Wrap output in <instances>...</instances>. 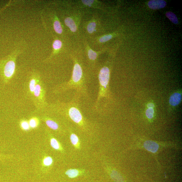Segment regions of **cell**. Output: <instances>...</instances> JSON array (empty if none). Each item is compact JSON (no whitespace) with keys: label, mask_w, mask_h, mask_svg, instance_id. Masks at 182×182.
Listing matches in <instances>:
<instances>
[{"label":"cell","mask_w":182,"mask_h":182,"mask_svg":"<svg viewBox=\"0 0 182 182\" xmlns=\"http://www.w3.org/2000/svg\"><path fill=\"white\" fill-rule=\"evenodd\" d=\"M81 42H75L71 47L69 55L72 60L73 69L70 80L55 88L56 93H61L71 89H75L76 93L82 97L89 101L91 99L88 89V71H92L88 67L85 60Z\"/></svg>","instance_id":"6da1fadb"},{"label":"cell","mask_w":182,"mask_h":182,"mask_svg":"<svg viewBox=\"0 0 182 182\" xmlns=\"http://www.w3.org/2000/svg\"><path fill=\"white\" fill-rule=\"evenodd\" d=\"M80 94L75 93L71 100L67 103L58 102L52 105V109L63 115L75 123L83 130H86L88 125L84 118L80 105L81 97Z\"/></svg>","instance_id":"7a4b0ae2"},{"label":"cell","mask_w":182,"mask_h":182,"mask_svg":"<svg viewBox=\"0 0 182 182\" xmlns=\"http://www.w3.org/2000/svg\"><path fill=\"white\" fill-rule=\"evenodd\" d=\"M60 20L68 35L71 37L74 41L80 42L82 38L81 25L85 12L83 10L71 7L60 10Z\"/></svg>","instance_id":"3957f363"},{"label":"cell","mask_w":182,"mask_h":182,"mask_svg":"<svg viewBox=\"0 0 182 182\" xmlns=\"http://www.w3.org/2000/svg\"><path fill=\"white\" fill-rule=\"evenodd\" d=\"M98 79L99 88L96 101L94 105V110H98L101 100L105 98L109 99L111 97L109 89L110 70L107 64L98 66Z\"/></svg>","instance_id":"277c9868"},{"label":"cell","mask_w":182,"mask_h":182,"mask_svg":"<svg viewBox=\"0 0 182 182\" xmlns=\"http://www.w3.org/2000/svg\"><path fill=\"white\" fill-rule=\"evenodd\" d=\"M103 29L99 13H94L90 17L83 20L81 25L82 37L88 40L101 35Z\"/></svg>","instance_id":"5b68a950"},{"label":"cell","mask_w":182,"mask_h":182,"mask_svg":"<svg viewBox=\"0 0 182 182\" xmlns=\"http://www.w3.org/2000/svg\"><path fill=\"white\" fill-rule=\"evenodd\" d=\"M81 42L84 55H85L86 65L90 70L93 71L98 68L97 62L99 56L105 52L106 49L102 48L97 51L94 50L90 46L88 40L84 37H82Z\"/></svg>","instance_id":"8992f818"},{"label":"cell","mask_w":182,"mask_h":182,"mask_svg":"<svg viewBox=\"0 0 182 182\" xmlns=\"http://www.w3.org/2000/svg\"><path fill=\"white\" fill-rule=\"evenodd\" d=\"M49 17L54 31L58 37L62 39H67L68 35L65 27L56 12L55 11L50 12Z\"/></svg>","instance_id":"52a82bcc"},{"label":"cell","mask_w":182,"mask_h":182,"mask_svg":"<svg viewBox=\"0 0 182 182\" xmlns=\"http://www.w3.org/2000/svg\"><path fill=\"white\" fill-rule=\"evenodd\" d=\"M61 38L57 35H53V41L52 43V51L50 56L46 61H49L56 55L63 50L64 47L63 42Z\"/></svg>","instance_id":"ba28073f"},{"label":"cell","mask_w":182,"mask_h":182,"mask_svg":"<svg viewBox=\"0 0 182 182\" xmlns=\"http://www.w3.org/2000/svg\"><path fill=\"white\" fill-rule=\"evenodd\" d=\"M16 68V63L14 60H11L8 61L5 65L4 73L5 77L7 78H10L13 75Z\"/></svg>","instance_id":"9c48e42d"},{"label":"cell","mask_w":182,"mask_h":182,"mask_svg":"<svg viewBox=\"0 0 182 182\" xmlns=\"http://www.w3.org/2000/svg\"><path fill=\"white\" fill-rule=\"evenodd\" d=\"M166 4V2L163 0H152L148 2V6L151 9L156 10L164 8Z\"/></svg>","instance_id":"30bf717a"},{"label":"cell","mask_w":182,"mask_h":182,"mask_svg":"<svg viewBox=\"0 0 182 182\" xmlns=\"http://www.w3.org/2000/svg\"><path fill=\"white\" fill-rule=\"evenodd\" d=\"M181 99V94L179 92H176L170 96L169 102L172 106L176 107L180 103Z\"/></svg>","instance_id":"8fae6325"},{"label":"cell","mask_w":182,"mask_h":182,"mask_svg":"<svg viewBox=\"0 0 182 182\" xmlns=\"http://www.w3.org/2000/svg\"><path fill=\"white\" fill-rule=\"evenodd\" d=\"M144 147L146 150L153 153L157 152L159 148L157 143L151 141H147L145 142Z\"/></svg>","instance_id":"7c38bea8"},{"label":"cell","mask_w":182,"mask_h":182,"mask_svg":"<svg viewBox=\"0 0 182 182\" xmlns=\"http://www.w3.org/2000/svg\"><path fill=\"white\" fill-rule=\"evenodd\" d=\"M46 124L51 129L54 130H58L59 128V125L55 120L48 119L46 122Z\"/></svg>","instance_id":"4fadbf2b"},{"label":"cell","mask_w":182,"mask_h":182,"mask_svg":"<svg viewBox=\"0 0 182 182\" xmlns=\"http://www.w3.org/2000/svg\"><path fill=\"white\" fill-rule=\"evenodd\" d=\"M70 140L71 143L76 148L79 147V139L77 135L73 132H71L70 135Z\"/></svg>","instance_id":"5bb4252c"},{"label":"cell","mask_w":182,"mask_h":182,"mask_svg":"<svg viewBox=\"0 0 182 182\" xmlns=\"http://www.w3.org/2000/svg\"><path fill=\"white\" fill-rule=\"evenodd\" d=\"M66 174L69 178H74L79 175V171L76 169H70L66 171Z\"/></svg>","instance_id":"9a60e30c"},{"label":"cell","mask_w":182,"mask_h":182,"mask_svg":"<svg viewBox=\"0 0 182 182\" xmlns=\"http://www.w3.org/2000/svg\"><path fill=\"white\" fill-rule=\"evenodd\" d=\"M111 176L113 180L116 182H124V179L122 176L116 171H113Z\"/></svg>","instance_id":"2e32d148"},{"label":"cell","mask_w":182,"mask_h":182,"mask_svg":"<svg viewBox=\"0 0 182 182\" xmlns=\"http://www.w3.org/2000/svg\"><path fill=\"white\" fill-rule=\"evenodd\" d=\"M166 16L173 24H178V18L173 13L171 12H167L166 13Z\"/></svg>","instance_id":"e0dca14e"},{"label":"cell","mask_w":182,"mask_h":182,"mask_svg":"<svg viewBox=\"0 0 182 182\" xmlns=\"http://www.w3.org/2000/svg\"><path fill=\"white\" fill-rule=\"evenodd\" d=\"M155 111L153 108H148L146 110L145 114L148 119H152L154 117Z\"/></svg>","instance_id":"ac0fdd59"},{"label":"cell","mask_w":182,"mask_h":182,"mask_svg":"<svg viewBox=\"0 0 182 182\" xmlns=\"http://www.w3.org/2000/svg\"><path fill=\"white\" fill-rule=\"evenodd\" d=\"M50 144L54 149L56 150H59L60 147L59 143L55 138H52L50 140Z\"/></svg>","instance_id":"d6986e66"},{"label":"cell","mask_w":182,"mask_h":182,"mask_svg":"<svg viewBox=\"0 0 182 182\" xmlns=\"http://www.w3.org/2000/svg\"><path fill=\"white\" fill-rule=\"evenodd\" d=\"M37 85V81L34 78L30 80L29 83V88L31 93H34L36 85Z\"/></svg>","instance_id":"ffe728a7"},{"label":"cell","mask_w":182,"mask_h":182,"mask_svg":"<svg viewBox=\"0 0 182 182\" xmlns=\"http://www.w3.org/2000/svg\"><path fill=\"white\" fill-rule=\"evenodd\" d=\"M42 87L39 84H37L34 91V95L36 97H38L40 96L42 92Z\"/></svg>","instance_id":"44dd1931"},{"label":"cell","mask_w":182,"mask_h":182,"mask_svg":"<svg viewBox=\"0 0 182 182\" xmlns=\"http://www.w3.org/2000/svg\"><path fill=\"white\" fill-rule=\"evenodd\" d=\"M52 159L50 157H46L43 160V163L46 166H49L52 164Z\"/></svg>","instance_id":"7402d4cb"},{"label":"cell","mask_w":182,"mask_h":182,"mask_svg":"<svg viewBox=\"0 0 182 182\" xmlns=\"http://www.w3.org/2000/svg\"><path fill=\"white\" fill-rule=\"evenodd\" d=\"M21 125L22 129L24 130H28L29 129V124L26 121L22 122L21 123Z\"/></svg>","instance_id":"603a6c76"},{"label":"cell","mask_w":182,"mask_h":182,"mask_svg":"<svg viewBox=\"0 0 182 182\" xmlns=\"http://www.w3.org/2000/svg\"><path fill=\"white\" fill-rule=\"evenodd\" d=\"M29 124L30 127L32 128H35L36 127L38 124L36 119H30Z\"/></svg>","instance_id":"cb8c5ba5"},{"label":"cell","mask_w":182,"mask_h":182,"mask_svg":"<svg viewBox=\"0 0 182 182\" xmlns=\"http://www.w3.org/2000/svg\"><path fill=\"white\" fill-rule=\"evenodd\" d=\"M148 108H154L155 107V105L152 102H150V103H149L147 105Z\"/></svg>","instance_id":"d4e9b609"}]
</instances>
